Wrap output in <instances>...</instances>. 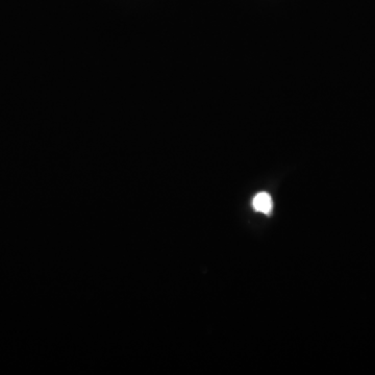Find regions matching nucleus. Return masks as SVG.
<instances>
[{"label": "nucleus", "instance_id": "1", "mask_svg": "<svg viewBox=\"0 0 375 375\" xmlns=\"http://www.w3.org/2000/svg\"><path fill=\"white\" fill-rule=\"evenodd\" d=\"M253 207L255 211L269 215L273 209V201L268 193L261 192L253 197Z\"/></svg>", "mask_w": 375, "mask_h": 375}]
</instances>
